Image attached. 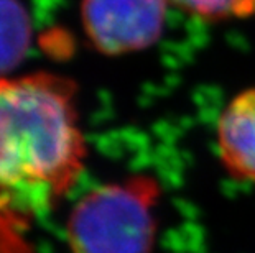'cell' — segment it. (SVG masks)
<instances>
[{"label": "cell", "mask_w": 255, "mask_h": 253, "mask_svg": "<svg viewBox=\"0 0 255 253\" xmlns=\"http://www.w3.org/2000/svg\"><path fill=\"white\" fill-rule=\"evenodd\" d=\"M30 40V18L20 0H0V78L23 61Z\"/></svg>", "instance_id": "obj_5"}, {"label": "cell", "mask_w": 255, "mask_h": 253, "mask_svg": "<svg viewBox=\"0 0 255 253\" xmlns=\"http://www.w3.org/2000/svg\"><path fill=\"white\" fill-rule=\"evenodd\" d=\"M84 158L71 81L48 73L0 78V211L25 219L51 209L78 181Z\"/></svg>", "instance_id": "obj_1"}, {"label": "cell", "mask_w": 255, "mask_h": 253, "mask_svg": "<svg viewBox=\"0 0 255 253\" xmlns=\"http://www.w3.org/2000/svg\"><path fill=\"white\" fill-rule=\"evenodd\" d=\"M158 186L135 176L101 186L79 199L68 219L73 253H150Z\"/></svg>", "instance_id": "obj_2"}, {"label": "cell", "mask_w": 255, "mask_h": 253, "mask_svg": "<svg viewBox=\"0 0 255 253\" xmlns=\"http://www.w3.org/2000/svg\"><path fill=\"white\" fill-rule=\"evenodd\" d=\"M222 165L237 179L255 182V87L229 102L218 123Z\"/></svg>", "instance_id": "obj_4"}, {"label": "cell", "mask_w": 255, "mask_h": 253, "mask_svg": "<svg viewBox=\"0 0 255 253\" xmlns=\"http://www.w3.org/2000/svg\"><path fill=\"white\" fill-rule=\"evenodd\" d=\"M170 0H84L83 25L104 55H126L156 43L168 23Z\"/></svg>", "instance_id": "obj_3"}, {"label": "cell", "mask_w": 255, "mask_h": 253, "mask_svg": "<svg viewBox=\"0 0 255 253\" xmlns=\"http://www.w3.org/2000/svg\"><path fill=\"white\" fill-rule=\"evenodd\" d=\"M203 18H239L255 13V0H170Z\"/></svg>", "instance_id": "obj_6"}]
</instances>
